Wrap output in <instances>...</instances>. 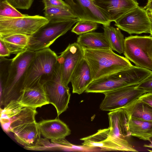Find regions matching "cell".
Returning a JSON list of instances; mask_svg holds the SVG:
<instances>
[{
  "mask_svg": "<svg viewBox=\"0 0 152 152\" xmlns=\"http://www.w3.org/2000/svg\"><path fill=\"white\" fill-rule=\"evenodd\" d=\"M14 134L16 141L28 150L37 146L41 139V134L36 121L27 124Z\"/></svg>",
  "mask_w": 152,
  "mask_h": 152,
  "instance_id": "obj_20",
  "label": "cell"
},
{
  "mask_svg": "<svg viewBox=\"0 0 152 152\" xmlns=\"http://www.w3.org/2000/svg\"><path fill=\"white\" fill-rule=\"evenodd\" d=\"M42 1L44 4V8L60 7L71 9L69 6L62 0H42Z\"/></svg>",
  "mask_w": 152,
  "mask_h": 152,
  "instance_id": "obj_33",
  "label": "cell"
},
{
  "mask_svg": "<svg viewBox=\"0 0 152 152\" xmlns=\"http://www.w3.org/2000/svg\"><path fill=\"white\" fill-rule=\"evenodd\" d=\"M98 24L92 21L80 20L72 28L71 31L80 35L95 30L98 28Z\"/></svg>",
  "mask_w": 152,
  "mask_h": 152,
  "instance_id": "obj_27",
  "label": "cell"
},
{
  "mask_svg": "<svg viewBox=\"0 0 152 152\" xmlns=\"http://www.w3.org/2000/svg\"><path fill=\"white\" fill-rule=\"evenodd\" d=\"M124 54L136 66L152 71V37L130 36L125 38Z\"/></svg>",
  "mask_w": 152,
  "mask_h": 152,
  "instance_id": "obj_7",
  "label": "cell"
},
{
  "mask_svg": "<svg viewBox=\"0 0 152 152\" xmlns=\"http://www.w3.org/2000/svg\"><path fill=\"white\" fill-rule=\"evenodd\" d=\"M80 20L95 21L103 26L110 25L111 21L104 13L90 0H65Z\"/></svg>",
  "mask_w": 152,
  "mask_h": 152,
  "instance_id": "obj_13",
  "label": "cell"
},
{
  "mask_svg": "<svg viewBox=\"0 0 152 152\" xmlns=\"http://www.w3.org/2000/svg\"><path fill=\"white\" fill-rule=\"evenodd\" d=\"M83 48L84 58L90 68L93 80L133 66L126 58L116 54L111 49Z\"/></svg>",
  "mask_w": 152,
  "mask_h": 152,
  "instance_id": "obj_1",
  "label": "cell"
},
{
  "mask_svg": "<svg viewBox=\"0 0 152 152\" xmlns=\"http://www.w3.org/2000/svg\"><path fill=\"white\" fill-rule=\"evenodd\" d=\"M144 8L147 11H152V0H148V1L146 5Z\"/></svg>",
  "mask_w": 152,
  "mask_h": 152,
  "instance_id": "obj_36",
  "label": "cell"
},
{
  "mask_svg": "<svg viewBox=\"0 0 152 152\" xmlns=\"http://www.w3.org/2000/svg\"><path fill=\"white\" fill-rule=\"evenodd\" d=\"M77 42L83 48L89 49H111L104 32L93 31L80 35L77 38Z\"/></svg>",
  "mask_w": 152,
  "mask_h": 152,
  "instance_id": "obj_21",
  "label": "cell"
},
{
  "mask_svg": "<svg viewBox=\"0 0 152 152\" xmlns=\"http://www.w3.org/2000/svg\"><path fill=\"white\" fill-rule=\"evenodd\" d=\"M58 59L57 55L49 48L36 51L27 69L23 89L43 85L50 80Z\"/></svg>",
  "mask_w": 152,
  "mask_h": 152,
  "instance_id": "obj_4",
  "label": "cell"
},
{
  "mask_svg": "<svg viewBox=\"0 0 152 152\" xmlns=\"http://www.w3.org/2000/svg\"><path fill=\"white\" fill-rule=\"evenodd\" d=\"M48 22L30 36L28 45L25 50L36 51L49 48L59 37L70 30L78 18L51 19Z\"/></svg>",
  "mask_w": 152,
  "mask_h": 152,
  "instance_id": "obj_5",
  "label": "cell"
},
{
  "mask_svg": "<svg viewBox=\"0 0 152 152\" xmlns=\"http://www.w3.org/2000/svg\"><path fill=\"white\" fill-rule=\"evenodd\" d=\"M12 59H8L0 57V77L1 87H2L7 80L10 65Z\"/></svg>",
  "mask_w": 152,
  "mask_h": 152,
  "instance_id": "obj_29",
  "label": "cell"
},
{
  "mask_svg": "<svg viewBox=\"0 0 152 152\" xmlns=\"http://www.w3.org/2000/svg\"><path fill=\"white\" fill-rule=\"evenodd\" d=\"M16 9L28 10L34 0H4Z\"/></svg>",
  "mask_w": 152,
  "mask_h": 152,
  "instance_id": "obj_31",
  "label": "cell"
},
{
  "mask_svg": "<svg viewBox=\"0 0 152 152\" xmlns=\"http://www.w3.org/2000/svg\"><path fill=\"white\" fill-rule=\"evenodd\" d=\"M128 118L131 136L145 141H149L152 138V122L132 117Z\"/></svg>",
  "mask_w": 152,
  "mask_h": 152,
  "instance_id": "obj_23",
  "label": "cell"
},
{
  "mask_svg": "<svg viewBox=\"0 0 152 152\" xmlns=\"http://www.w3.org/2000/svg\"><path fill=\"white\" fill-rule=\"evenodd\" d=\"M51 142L55 146L56 149H65L74 148L80 149L82 146H74L65 139V138L56 140H51Z\"/></svg>",
  "mask_w": 152,
  "mask_h": 152,
  "instance_id": "obj_30",
  "label": "cell"
},
{
  "mask_svg": "<svg viewBox=\"0 0 152 152\" xmlns=\"http://www.w3.org/2000/svg\"><path fill=\"white\" fill-rule=\"evenodd\" d=\"M109 120V135L126 151L137 152L129 142L131 136L127 115L123 108L110 111L108 114Z\"/></svg>",
  "mask_w": 152,
  "mask_h": 152,
  "instance_id": "obj_10",
  "label": "cell"
},
{
  "mask_svg": "<svg viewBox=\"0 0 152 152\" xmlns=\"http://www.w3.org/2000/svg\"><path fill=\"white\" fill-rule=\"evenodd\" d=\"M49 20L46 17L37 15L26 14L22 17H0V37L3 38L15 34L31 36Z\"/></svg>",
  "mask_w": 152,
  "mask_h": 152,
  "instance_id": "obj_6",
  "label": "cell"
},
{
  "mask_svg": "<svg viewBox=\"0 0 152 152\" xmlns=\"http://www.w3.org/2000/svg\"><path fill=\"white\" fill-rule=\"evenodd\" d=\"M93 80L90 68L83 58L75 69L71 78L72 93L79 94H82Z\"/></svg>",
  "mask_w": 152,
  "mask_h": 152,
  "instance_id": "obj_17",
  "label": "cell"
},
{
  "mask_svg": "<svg viewBox=\"0 0 152 152\" xmlns=\"http://www.w3.org/2000/svg\"><path fill=\"white\" fill-rule=\"evenodd\" d=\"M152 71L137 66L104 76L93 81L86 90L87 93H100L126 86L139 84Z\"/></svg>",
  "mask_w": 152,
  "mask_h": 152,
  "instance_id": "obj_2",
  "label": "cell"
},
{
  "mask_svg": "<svg viewBox=\"0 0 152 152\" xmlns=\"http://www.w3.org/2000/svg\"><path fill=\"white\" fill-rule=\"evenodd\" d=\"M149 11V12L152 13V11Z\"/></svg>",
  "mask_w": 152,
  "mask_h": 152,
  "instance_id": "obj_40",
  "label": "cell"
},
{
  "mask_svg": "<svg viewBox=\"0 0 152 152\" xmlns=\"http://www.w3.org/2000/svg\"><path fill=\"white\" fill-rule=\"evenodd\" d=\"M37 113L36 109L24 107L12 118L1 124V127L5 132L15 134L27 124L36 121Z\"/></svg>",
  "mask_w": 152,
  "mask_h": 152,
  "instance_id": "obj_19",
  "label": "cell"
},
{
  "mask_svg": "<svg viewBox=\"0 0 152 152\" xmlns=\"http://www.w3.org/2000/svg\"><path fill=\"white\" fill-rule=\"evenodd\" d=\"M149 141L150 142V143L144 144L143 146L145 147L149 148L152 149V141L151 139Z\"/></svg>",
  "mask_w": 152,
  "mask_h": 152,
  "instance_id": "obj_37",
  "label": "cell"
},
{
  "mask_svg": "<svg viewBox=\"0 0 152 152\" xmlns=\"http://www.w3.org/2000/svg\"><path fill=\"white\" fill-rule=\"evenodd\" d=\"M147 11L148 14V16L151 22H152V13L151 12L149 11Z\"/></svg>",
  "mask_w": 152,
  "mask_h": 152,
  "instance_id": "obj_38",
  "label": "cell"
},
{
  "mask_svg": "<svg viewBox=\"0 0 152 152\" xmlns=\"http://www.w3.org/2000/svg\"><path fill=\"white\" fill-rule=\"evenodd\" d=\"M44 10L45 17L49 20L53 18L71 19L77 18L69 8L60 7H48L44 8Z\"/></svg>",
  "mask_w": 152,
  "mask_h": 152,
  "instance_id": "obj_26",
  "label": "cell"
},
{
  "mask_svg": "<svg viewBox=\"0 0 152 152\" xmlns=\"http://www.w3.org/2000/svg\"><path fill=\"white\" fill-rule=\"evenodd\" d=\"M35 51L25 50L16 55L10 65L6 83L1 88V104L5 106L10 101L17 99L23 89L27 69Z\"/></svg>",
  "mask_w": 152,
  "mask_h": 152,
  "instance_id": "obj_3",
  "label": "cell"
},
{
  "mask_svg": "<svg viewBox=\"0 0 152 152\" xmlns=\"http://www.w3.org/2000/svg\"><path fill=\"white\" fill-rule=\"evenodd\" d=\"M17 100L25 107L35 109L49 104L42 85L23 89Z\"/></svg>",
  "mask_w": 152,
  "mask_h": 152,
  "instance_id": "obj_18",
  "label": "cell"
},
{
  "mask_svg": "<svg viewBox=\"0 0 152 152\" xmlns=\"http://www.w3.org/2000/svg\"><path fill=\"white\" fill-rule=\"evenodd\" d=\"M37 124L41 135L48 139H64L71 134L67 125L59 119L43 120Z\"/></svg>",
  "mask_w": 152,
  "mask_h": 152,
  "instance_id": "obj_16",
  "label": "cell"
},
{
  "mask_svg": "<svg viewBox=\"0 0 152 152\" xmlns=\"http://www.w3.org/2000/svg\"><path fill=\"white\" fill-rule=\"evenodd\" d=\"M109 128L98 130L95 133L80 139L82 145L86 147H99L103 150L126 151L109 134Z\"/></svg>",
  "mask_w": 152,
  "mask_h": 152,
  "instance_id": "obj_15",
  "label": "cell"
},
{
  "mask_svg": "<svg viewBox=\"0 0 152 152\" xmlns=\"http://www.w3.org/2000/svg\"><path fill=\"white\" fill-rule=\"evenodd\" d=\"M91 0V1H93L94 0Z\"/></svg>",
  "mask_w": 152,
  "mask_h": 152,
  "instance_id": "obj_41",
  "label": "cell"
},
{
  "mask_svg": "<svg viewBox=\"0 0 152 152\" xmlns=\"http://www.w3.org/2000/svg\"><path fill=\"white\" fill-rule=\"evenodd\" d=\"M141 102L145 103L152 107V93H146L137 98Z\"/></svg>",
  "mask_w": 152,
  "mask_h": 152,
  "instance_id": "obj_34",
  "label": "cell"
},
{
  "mask_svg": "<svg viewBox=\"0 0 152 152\" xmlns=\"http://www.w3.org/2000/svg\"><path fill=\"white\" fill-rule=\"evenodd\" d=\"M30 36L15 34L0 38L7 47L11 54L16 55L25 51L29 43Z\"/></svg>",
  "mask_w": 152,
  "mask_h": 152,
  "instance_id": "obj_24",
  "label": "cell"
},
{
  "mask_svg": "<svg viewBox=\"0 0 152 152\" xmlns=\"http://www.w3.org/2000/svg\"><path fill=\"white\" fill-rule=\"evenodd\" d=\"M150 35L152 37V22L150 28Z\"/></svg>",
  "mask_w": 152,
  "mask_h": 152,
  "instance_id": "obj_39",
  "label": "cell"
},
{
  "mask_svg": "<svg viewBox=\"0 0 152 152\" xmlns=\"http://www.w3.org/2000/svg\"><path fill=\"white\" fill-rule=\"evenodd\" d=\"M93 2L111 22H115L139 4L136 0H94Z\"/></svg>",
  "mask_w": 152,
  "mask_h": 152,
  "instance_id": "obj_14",
  "label": "cell"
},
{
  "mask_svg": "<svg viewBox=\"0 0 152 152\" xmlns=\"http://www.w3.org/2000/svg\"><path fill=\"white\" fill-rule=\"evenodd\" d=\"M137 86L144 90L146 93H152V71Z\"/></svg>",
  "mask_w": 152,
  "mask_h": 152,
  "instance_id": "obj_32",
  "label": "cell"
},
{
  "mask_svg": "<svg viewBox=\"0 0 152 152\" xmlns=\"http://www.w3.org/2000/svg\"><path fill=\"white\" fill-rule=\"evenodd\" d=\"M83 58V48L77 42L69 44L65 50L58 56L61 81L66 86L68 87L74 70Z\"/></svg>",
  "mask_w": 152,
  "mask_h": 152,
  "instance_id": "obj_12",
  "label": "cell"
},
{
  "mask_svg": "<svg viewBox=\"0 0 152 152\" xmlns=\"http://www.w3.org/2000/svg\"><path fill=\"white\" fill-rule=\"evenodd\" d=\"M43 86L49 104L55 107L58 116L68 108L71 94L69 87L62 82L60 65L58 61L52 78Z\"/></svg>",
  "mask_w": 152,
  "mask_h": 152,
  "instance_id": "obj_8",
  "label": "cell"
},
{
  "mask_svg": "<svg viewBox=\"0 0 152 152\" xmlns=\"http://www.w3.org/2000/svg\"><path fill=\"white\" fill-rule=\"evenodd\" d=\"M0 56L2 57H9L11 53L2 39L0 38Z\"/></svg>",
  "mask_w": 152,
  "mask_h": 152,
  "instance_id": "obj_35",
  "label": "cell"
},
{
  "mask_svg": "<svg viewBox=\"0 0 152 152\" xmlns=\"http://www.w3.org/2000/svg\"><path fill=\"white\" fill-rule=\"evenodd\" d=\"M104 33L111 49L120 54L124 53L125 39L121 29L109 26H103Z\"/></svg>",
  "mask_w": 152,
  "mask_h": 152,
  "instance_id": "obj_25",
  "label": "cell"
},
{
  "mask_svg": "<svg viewBox=\"0 0 152 152\" xmlns=\"http://www.w3.org/2000/svg\"><path fill=\"white\" fill-rule=\"evenodd\" d=\"M146 92L136 86H126L105 92L100 105L104 111H112L123 107L130 102Z\"/></svg>",
  "mask_w": 152,
  "mask_h": 152,
  "instance_id": "obj_11",
  "label": "cell"
},
{
  "mask_svg": "<svg viewBox=\"0 0 152 152\" xmlns=\"http://www.w3.org/2000/svg\"><path fill=\"white\" fill-rule=\"evenodd\" d=\"M18 11L7 2L4 0L0 2V17H15L25 15Z\"/></svg>",
  "mask_w": 152,
  "mask_h": 152,
  "instance_id": "obj_28",
  "label": "cell"
},
{
  "mask_svg": "<svg viewBox=\"0 0 152 152\" xmlns=\"http://www.w3.org/2000/svg\"><path fill=\"white\" fill-rule=\"evenodd\" d=\"M115 26L130 34L150 33L152 23L147 11L139 6L115 22Z\"/></svg>",
  "mask_w": 152,
  "mask_h": 152,
  "instance_id": "obj_9",
  "label": "cell"
},
{
  "mask_svg": "<svg viewBox=\"0 0 152 152\" xmlns=\"http://www.w3.org/2000/svg\"><path fill=\"white\" fill-rule=\"evenodd\" d=\"M122 108L128 117L152 122V107L139 101L137 98Z\"/></svg>",
  "mask_w": 152,
  "mask_h": 152,
  "instance_id": "obj_22",
  "label": "cell"
}]
</instances>
